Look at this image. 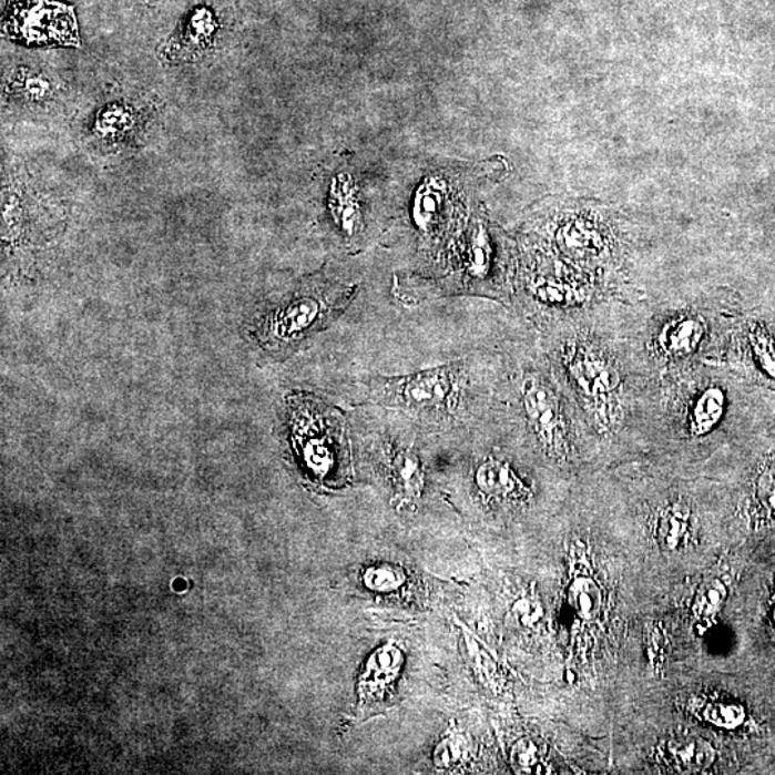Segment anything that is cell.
I'll use <instances>...</instances> for the list:
<instances>
[{
  "label": "cell",
  "mask_w": 775,
  "mask_h": 775,
  "mask_svg": "<svg viewBox=\"0 0 775 775\" xmlns=\"http://www.w3.org/2000/svg\"><path fill=\"white\" fill-rule=\"evenodd\" d=\"M369 401L397 409L419 426H466L471 411V373L467 360L365 383Z\"/></svg>",
  "instance_id": "6da1fadb"
},
{
  "label": "cell",
  "mask_w": 775,
  "mask_h": 775,
  "mask_svg": "<svg viewBox=\"0 0 775 775\" xmlns=\"http://www.w3.org/2000/svg\"><path fill=\"white\" fill-rule=\"evenodd\" d=\"M355 296V286L315 276L257 312L252 335L272 357L285 359L333 325Z\"/></svg>",
  "instance_id": "7a4b0ae2"
},
{
  "label": "cell",
  "mask_w": 775,
  "mask_h": 775,
  "mask_svg": "<svg viewBox=\"0 0 775 775\" xmlns=\"http://www.w3.org/2000/svg\"><path fill=\"white\" fill-rule=\"evenodd\" d=\"M555 359L596 426L611 427L621 395V375L612 358L591 340L568 338L555 349Z\"/></svg>",
  "instance_id": "3957f363"
},
{
  "label": "cell",
  "mask_w": 775,
  "mask_h": 775,
  "mask_svg": "<svg viewBox=\"0 0 775 775\" xmlns=\"http://www.w3.org/2000/svg\"><path fill=\"white\" fill-rule=\"evenodd\" d=\"M292 443L312 477L328 481L338 462L340 421L326 404L309 395L287 398Z\"/></svg>",
  "instance_id": "277c9868"
},
{
  "label": "cell",
  "mask_w": 775,
  "mask_h": 775,
  "mask_svg": "<svg viewBox=\"0 0 775 775\" xmlns=\"http://www.w3.org/2000/svg\"><path fill=\"white\" fill-rule=\"evenodd\" d=\"M517 398L526 427L540 448L554 460H567L572 446V424L553 383L540 370H529L517 384Z\"/></svg>",
  "instance_id": "5b68a950"
},
{
  "label": "cell",
  "mask_w": 775,
  "mask_h": 775,
  "mask_svg": "<svg viewBox=\"0 0 775 775\" xmlns=\"http://www.w3.org/2000/svg\"><path fill=\"white\" fill-rule=\"evenodd\" d=\"M2 33L9 41L32 48L81 45L74 7L58 0H8Z\"/></svg>",
  "instance_id": "8992f818"
},
{
  "label": "cell",
  "mask_w": 775,
  "mask_h": 775,
  "mask_svg": "<svg viewBox=\"0 0 775 775\" xmlns=\"http://www.w3.org/2000/svg\"><path fill=\"white\" fill-rule=\"evenodd\" d=\"M223 27L221 13L212 4H196L185 14L169 41L160 48L161 60L172 65L203 60L216 50Z\"/></svg>",
  "instance_id": "52a82bcc"
},
{
  "label": "cell",
  "mask_w": 775,
  "mask_h": 775,
  "mask_svg": "<svg viewBox=\"0 0 775 775\" xmlns=\"http://www.w3.org/2000/svg\"><path fill=\"white\" fill-rule=\"evenodd\" d=\"M404 662L406 656L397 642L384 643L373 652L358 676L359 713L377 710L389 700L401 675Z\"/></svg>",
  "instance_id": "ba28073f"
},
{
  "label": "cell",
  "mask_w": 775,
  "mask_h": 775,
  "mask_svg": "<svg viewBox=\"0 0 775 775\" xmlns=\"http://www.w3.org/2000/svg\"><path fill=\"white\" fill-rule=\"evenodd\" d=\"M384 466L392 503L398 510H412L421 503L426 490V470L421 457L404 442L384 443Z\"/></svg>",
  "instance_id": "9c48e42d"
},
{
  "label": "cell",
  "mask_w": 775,
  "mask_h": 775,
  "mask_svg": "<svg viewBox=\"0 0 775 775\" xmlns=\"http://www.w3.org/2000/svg\"><path fill=\"white\" fill-rule=\"evenodd\" d=\"M472 482L487 506L524 503L531 496L528 485L503 457L487 455L472 472Z\"/></svg>",
  "instance_id": "30bf717a"
},
{
  "label": "cell",
  "mask_w": 775,
  "mask_h": 775,
  "mask_svg": "<svg viewBox=\"0 0 775 775\" xmlns=\"http://www.w3.org/2000/svg\"><path fill=\"white\" fill-rule=\"evenodd\" d=\"M144 126L143 112L129 101H111L95 112L92 136L101 144H124Z\"/></svg>",
  "instance_id": "8fae6325"
},
{
  "label": "cell",
  "mask_w": 775,
  "mask_h": 775,
  "mask_svg": "<svg viewBox=\"0 0 775 775\" xmlns=\"http://www.w3.org/2000/svg\"><path fill=\"white\" fill-rule=\"evenodd\" d=\"M706 335V325L701 316L677 315L666 320L655 335V348L662 357L677 360L689 358L698 350Z\"/></svg>",
  "instance_id": "7c38bea8"
},
{
  "label": "cell",
  "mask_w": 775,
  "mask_h": 775,
  "mask_svg": "<svg viewBox=\"0 0 775 775\" xmlns=\"http://www.w3.org/2000/svg\"><path fill=\"white\" fill-rule=\"evenodd\" d=\"M726 411V397L720 387L702 388L691 399L686 408V427L695 437L708 436L723 421Z\"/></svg>",
  "instance_id": "4fadbf2b"
},
{
  "label": "cell",
  "mask_w": 775,
  "mask_h": 775,
  "mask_svg": "<svg viewBox=\"0 0 775 775\" xmlns=\"http://www.w3.org/2000/svg\"><path fill=\"white\" fill-rule=\"evenodd\" d=\"M57 85L51 77L32 68L19 67L9 77L7 94L9 99L29 106L50 104L57 96Z\"/></svg>",
  "instance_id": "5bb4252c"
},
{
  "label": "cell",
  "mask_w": 775,
  "mask_h": 775,
  "mask_svg": "<svg viewBox=\"0 0 775 775\" xmlns=\"http://www.w3.org/2000/svg\"><path fill=\"white\" fill-rule=\"evenodd\" d=\"M602 234L591 223L568 221L554 232L555 246L573 258L598 256L603 248Z\"/></svg>",
  "instance_id": "9a60e30c"
},
{
  "label": "cell",
  "mask_w": 775,
  "mask_h": 775,
  "mask_svg": "<svg viewBox=\"0 0 775 775\" xmlns=\"http://www.w3.org/2000/svg\"><path fill=\"white\" fill-rule=\"evenodd\" d=\"M667 757L682 773H698L708 768L715 758L713 745L698 737L672 740L667 744Z\"/></svg>",
  "instance_id": "2e32d148"
},
{
  "label": "cell",
  "mask_w": 775,
  "mask_h": 775,
  "mask_svg": "<svg viewBox=\"0 0 775 775\" xmlns=\"http://www.w3.org/2000/svg\"><path fill=\"white\" fill-rule=\"evenodd\" d=\"M690 529L691 510L684 501H675L657 516L656 534L664 549H680L689 539Z\"/></svg>",
  "instance_id": "e0dca14e"
},
{
  "label": "cell",
  "mask_w": 775,
  "mask_h": 775,
  "mask_svg": "<svg viewBox=\"0 0 775 775\" xmlns=\"http://www.w3.org/2000/svg\"><path fill=\"white\" fill-rule=\"evenodd\" d=\"M570 608L583 621H592L602 608V592L598 583L589 577L573 578L568 591Z\"/></svg>",
  "instance_id": "ac0fdd59"
},
{
  "label": "cell",
  "mask_w": 775,
  "mask_h": 775,
  "mask_svg": "<svg viewBox=\"0 0 775 775\" xmlns=\"http://www.w3.org/2000/svg\"><path fill=\"white\" fill-rule=\"evenodd\" d=\"M461 635L462 645H465L466 650V657L472 671L476 672V675L479 676L482 684L491 686L494 691L500 689L499 666H497L490 653L481 645L480 641H477L476 636L471 635L468 629L462 628Z\"/></svg>",
  "instance_id": "d6986e66"
},
{
  "label": "cell",
  "mask_w": 775,
  "mask_h": 775,
  "mask_svg": "<svg viewBox=\"0 0 775 775\" xmlns=\"http://www.w3.org/2000/svg\"><path fill=\"white\" fill-rule=\"evenodd\" d=\"M747 348L758 373L775 384V339L762 325H753L747 333Z\"/></svg>",
  "instance_id": "ffe728a7"
},
{
  "label": "cell",
  "mask_w": 775,
  "mask_h": 775,
  "mask_svg": "<svg viewBox=\"0 0 775 775\" xmlns=\"http://www.w3.org/2000/svg\"><path fill=\"white\" fill-rule=\"evenodd\" d=\"M471 745L466 734L452 730L442 737L432 753V762L437 768L455 769L467 764L470 759Z\"/></svg>",
  "instance_id": "44dd1931"
},
{
  "label": "cell",
  "mask_w": 775,
  "mask_h": 775,
  "mask_svg": "<svg viewBox=\"0 0 775 775\" xmlns=\"http://www.w3.org/2000/svg\"><path fill=\"white\" fill-rule=\"evenodd\" d=\"M407 582V573L402 568L391 563H378L365 569L363 583L375 593H394Z\"/></svg>",
  "instance_id": "7402d4cb"
},
{
  "label": "cell",
  "mask_w": 775,
  "mask_h": 775,
  "mask_svg": "<svg viewBox=\"0 0 775 775\" xmlns=\"http://www.w3.org/2000/svg\"><path fill=\"white\" fill-rule=\"evenodd\" d=\"M755 499L769 516H775V458L765 462L755 482Z\"/></svg>",
  "instance_id": "603a6c76"
},
{
  "label": "cell",
  "mask_w": 775,
  "mask_h": 775,
  "mask_svg": "<svg viewBox=\"0 0 775 775\" xmlns=\"http://www.w3.org/2000/svg\"><path fill=\"white\" fill-rule=\"evenodd\" d=\"M513 764L520 773H534L540 768L539 749L528 740L520 741L513 748Z\"/></svg>",
  "instance_id": "cb8c5ba5"
},
{
  "label": "cell",
  "mask_w": 775,
  "mask_h": 775,
  "mask_svg": "<svg viewBox=\"0 0 775 775\" xmlns=\"http://www.w3.org/2000/svg\"><path fill=\"white\" fill-rule=\"evenodd\" d=\"M513 613L521 625L531 628L543 618V608L534 596H521L513 604Z\"/></svg>",
  "instance_id": "d4e9b609"
},
{
  "label": "cell",
  "mask_w": 775,
  "mask_h": 775,
  "mask_svg": "<svg viewBox=\"0 0 775 775\" xmlns=\"http://www.w3.org/2000/svg\"><path fill=\"white\" fill-rule=\"evenodd\" d=\"M725 591L724 584L720 582H711L706 584L704 591L700 593L698 602H696V611L702 616H713L718 611L724 602Z\"/></svg>",
  "instance_id": "484cf974"
},
{
  "label": "cell",
  "mask_w": 775,
  "mask_h": 775,
  "mask_svg": "<svg viewBox=\"0 0 775 775\" xmlns=\"http://www.w3.org/2000/svg\"><path fill=\"white\" fill-rule=\"evenodd\" d=\"M706 716L716 725L731 728V726L738 725L743 721L744 711L738 705L714 704L706 711Z\"/></svg>",
  "instance_id": "4316f807"
}]
</instances>
